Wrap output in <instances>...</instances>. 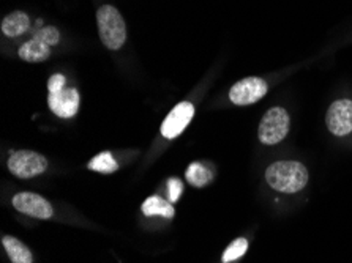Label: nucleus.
Returning a JSON list of instances; mask_svg holds the SVG:
<instances>
[{"label": "nucleus", "instance_id": "nucleus-3", "mask_svg": "<svg viewBox=\"0 0 352 263\" xmlns=\"http://www.w3.org/2000/svg\"><path fill=\"white\" fill-rule=\"evenodd\" d=\"M289 133V115L283 107H272L259 123L258 136L264 145L281 142Z\"/></svg>", "mask_w": 352, "mask_h": 263}, {"label": "nucleus", "instance_id": "nucleus-6", "mask_svg": "<svg viewBox=\"0 0 352 263\" xmlns=\"http://www.w3.org/2000/svg\"><path fill=\"white\" fill-rule=\"evenodd\" d=\"M327 126L335 136H348L352 131V101L338 100L329 107Z\"/></svg>", "mask_w": 352, "mask_h": 263}, {"label": "nucleus", "instance_id": "nucleus-10", "mask_svg": "<svg viewBox=\"0 0 352 263\" xmlns=\"http://www.w3.org/2000/svg\"><path fill=\"white\" fill-rule=\"evenodd\" d=\"M50 54H51L50 46L45 45V43H41L36 38L25 41L24 45L19 47V57L23 58V60L32 62V63L47 60Z\"/></svg>", "mask_w": 352, "mask_h": 263}, {"label": "nucleus", "instance_id": "nucleus-12", "mask_svg": "<svg viewBox=\"0 0 352 263\" xmlns=\"http://www.w3.org/2000/svg\"><path fill=\"white\" fill-rule=\"evenodd\" d=\"M142 213L146 214V216H163L166 219H170L174 218L175 210L174 207L170 205V202L164 201V198L158 196H152L142 203Z\"/></svg>", "mask_w": 352, "mask_h": 263}, {"label": "nucleus", "instance_id": "nucleus-17", "mask_svg": "<svg viewBox=\"0 0 352 263\" xmlns=\"http://www.w3.org/2000/svg\"><path fill=\"white\" fill-rule=\"evenodd\" d=\"M34 38L40 40L41 43H45L47 46H52V45H57L58 41H60V34H58V30L56 27H45V29H40L35 32Z\"/></svg>", "mask_w": 352, "mask_h": 263}, {"label": "nucleus", "instance_id": "nucleus-2", "mask_svg": "<svg viewBox=\"0 0 352 263\" xmlns=\"http://www.w3.org/2000/svg\"><path fill=\"white\" fill-rule=\"evenodd\" d=\"M98 32L103 45L111 51H117L126 40V29L122 14L111 5L101 7L97 13Z\"/></svg>", "mask_w": 352, "mask_h": 263}, {"label": "nucleus", "instance_id": "nucleus-13", "mask_svg": "<svg viewBox=\"0 0 352 263\" xmlns=\"http://www.w3.org/2000/svg\"><path fill=\"white\" fill-rule=\"evenodd\" d=\"M3 248L7 251L10 260L13 263H32V252L28 249V246L21 243L19 240L13 237H3L2 238Z\"/></svg>", "mask_w": 352, "mask_h": 263}, {"label": "nucleus", "instance_id": "nucleus-4", "mask_svg": "<svg viewBox=\"0 0 352 263\" xmlns=\"http://www.w3.org/2000/svg\"><path fill=\"white\" fill-rule=\"evenodd\" d=\"M8 169L18 179H32L47 169V159L43 155L29 150L12 152L8 158Z\"/></svg>", "mask_w": 352, "mask_h": 263}, {"label": "nucleus", "instance_id": "nucleus-16", "mask_svg": "<svg viewBox=\"0 0 352 263\" xmlns=\"http://www.w3.org/2000/svg\"><path fill=\"white\" fill-rule=\"evenodd\" d=\"M247 249H248V241L245 238H237L236 241H232V243L229 244V248L225 251L221 260L225 263L237 260L245 254V252H247Z\"/></svg>", "mask_w": 352, "mask_h": 263}, {"label": "nucleus", "instance_id": "nucleus-19", "mask_svg": "<svg viewBox=\"0 0 352 263\" xmlns=\"http://www.w3.org/2000/svg\"><path fill=\"white\" fill-rule=\"evenodd\" d=\"M63 85H65V76H62V74H54V76H51L50 82H47V89H50V93H57L62 92Z\"/></svg>", "mask_w": 352, "mask_h": 263}, {"label": "nucleus", "instance_id": "nucleus-8", "mask_svg": "<svg viewBox=\"0 0 352 263\" xmlns=\"http://www.w3.org/2000/svg\"><path fill=\"white\" fill-rule=\"evenodd\" d=\"M195 115V107L191 103H180L169 112L166 120L162 125V134L166 139H174L184 133L186 126L190 125Z\"/></svg>", "mask_w": 352, "mask_h": 263}, {"label": "nucleus", "instance_id": "nucleus-11", "mask_svg": "<svg viewBox=\"0 0 352 263\" xmlns=\"http://www.w3.org/2000/svg\"><path fill=\"white\" fill-rule=\"evenodd\" d=\"M30 27V19L29 16L23 13V12H14L12 14H8L7 18L3 19L2 23V32L7 36H19L25 34Z\"/></svg>", "mask_w": 352, "mask_h": 263}, {"label": "nucleus", "instance_id": "nucleus-7", "mask_svg": "<svg viewBox=\"0 0 352 263\" xmlns=\"http://www.w3.org/2000/svg\"><path fill=\"white\" fill-rule=\"evenodd\" d=\"M13 207L16 210L36 219H50L52 216L51 203L34 192H19L13 197Z\"/></svg>", "mask_w": 352, "mask_h": 263}, {"label": "nucleus", "instance_id": "nucleus-9", "mask_svg": "<svg viewBox=\"0 0 352 263\" xmlns=\"http://www.w3.org/2000/svg\"><path fill=\"white\" fill-rule=\"evenodd\" d=\"M50 107L60 119H72L79 107V93L74 89H63L62 92L50 93Z\"/></svg>", "mask_w": 352, "mask_h": 263}, {"label": "nucleus", "instance_id": "nucleus-18", "mask_svg": "<svg viewBox=\"0 0 352 263\" xmlns=\"http://www.w3.org/2000/svg\"><path fill=\"white\" fill-rule=\"evenodd\" d=\"M184 191V185L179 179H170L168 181V196H169V202H177L180 194Z\"/></svg>", "mask_w": 352, "mask_h": 263}, {"label": "nucleus", "instance_id": "nucleus-14", "mask_svg": "<svg viewBox=\"0 0 352 263\" xmlns=\"http://www.w3.org/2000/svg\"><path fill=\"white\" fill-rule=\"evenodd\" d=\"M212 176H213L212 172L199 163L190 164L188 170H186V180H188V183H191L196 187L206 186L212 180Z\"/></svg>", "mask_w": 352, "mask_h": 263}, {"label": "nucleus", "instance_id": "nucleus-5", "mask_svg": "<svg viewBox=\"0 0 352 263\" xmlns=\"http://www.w3.org/2000/svg\"><path fill=\"white\" fill-rule=\"evenodd\" d=\"M267 93V84L259 78H247L232 85L229 98L236 106L253 104Z\"/></svg>", "mask_w": 352, "mask_h": 263}, {"label": "nucleus", "instance_id": "nucleus-15", "mask_svg": "<svg viewBox=\"0 0 352 263\" xmlns=\"http://www.w3.org/2000/svg\"><path fill=\"white\" fill-rule=\"evenodd\" d=\"M117 168H119V164L116 163V159L109 152H103L97 155V157L89 163L90 170L101 172V174H113V172L117 170Z\"/></svg>", "mask_w": 352, "mask_h": 263}, {"label": "nucleus", "instance_id": "nucleus-1", "mask_svg": "<svg viewBox=\"0 0 352 263\" xmlns=\"http://www.w3.org/2000/svg\"><path fill=\"white\" fill-rule=\"evenodd\" d=\"M265 180L275 191L294 194L308 183V170L297 161H276L265 170Z\"/></svg>", "mask_w": 352, "mask_h": 263}]
</instances>
